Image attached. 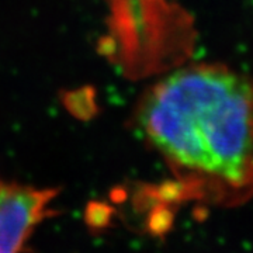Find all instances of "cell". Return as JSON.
<instances>
[{
    "label": "cell",
    "mask_w": 253,
    "mask_h": 253,
    "mask_svg": "<svg viewBox=\"0 0 253 253\" xmlns=\"http://www.w3.org/2000/svg\"><path fill=\"white\" fill-rule=\"evenodd\" d=\"M141 126L177 168L241 190L253 183V83L219 66H191L155 84Z\"/></svg>",
    "instance_id": "cell-1"
},
{
    "label": "cell",
    "mask_w": 253,
    "mask_h": 253,
    "mask_svg": "<svg viewBox=\"0 0 253 253\" xmlns=\"http://www.w3.org/2000/svg\"><path fill=\"white\" fill-rule=\"evenodd\" d=\"M54 189L0 181V253H21L49 214Z\"/></svg>",
    "instance_id": "cell-2"
}]
</instances>
